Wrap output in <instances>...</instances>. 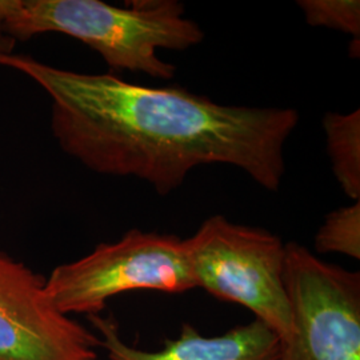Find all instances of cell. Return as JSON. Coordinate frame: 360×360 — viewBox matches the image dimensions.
<instances>
[{"instance_id": "cell-1", "label": "cell", "mask_w": 360, "mask_h": 360, "mask_svg": "<svg viewBox=\"0 0 360 360\" xmlns=\"http://www.w3.org/2000/svg\"><path fill=\"white\" fill-rule=\"evenodd\" d=\"M0 65L50 96L53 138L94 172L146 180L167 195L195 167L230 165L269 191L281 187L295 110L223 105L184 89L80 74L27 55H7Z\"/></svg>"}, {"instance_id": "cell-2", "label": "cell", "mask_w": 360, "mask_h": 360, "mask_svg": "<svg viewBox=\"0 0 360 360\" xmlns=\"http://www.w3.org/2000/svg\"><path fill=\"white\" fill-rule=\"evenodd\" d=\"M0 32L18 40L56 32L98 52L110 68L171 79L175 65L159 49L184 51L205 34L175 0H138L116 7L99 0H0Z\"/></svg>"}, {"instance_id": "cell-3", "label": "cell", "mask_w": 360, "mask_h": 360, "mask_svg": "<svg viewBox=\"0 0 360 360\" xmlns=\"http://www.w3.org/2000/svg\"><path fill=\"white\" fill-rule=\"evenodd\" d=\"M183 243L196 287L250 309L282 343L291 338L294 316L284 284L285 245L281 238L215 215Z\"/></svg>"}, {"instance_id": "cell-4", "label": "cell", "mask_w": 360, "mask_h": 360, "mask_svg": "<svg viewBox=\"0 0 360 360\" xmlns=\"http://www.w3.org/2000/svg\"><path fill=\"white\" fill-rule=\"evenodd\" d=\"M196 288L183 239L131 230L82 259L52 270L46 291L65 315H99L114 296L135 290L183 294Z\"/></svg>"}, {"instance_id": "cell-5", "label": "cell", "mask_w": 360, "mask_h": 360, "mask_svg": "<svg viewBox=\"0 0 360 360\" xmlns=\"http://www.w3.org/2000/svg\"><path fill=\"white\" fill-rule=\"evenodd\" d=\"M284 284L294 333L281 360H360V274L285 245Z\"/></svg>"}, {"instance_id": "cell-6", "label": "cell", "mask_w": 360, "mask_h": 360, "mask_svg": "<svg viewBox=\"0 0 360 360\" xmlns=\"http://www.w3.org/2000/svg\"><path fill=\"white\" fill-rule=\"evenodd\" d=\"M99 336L62 314L46 279L0 251V360H99Z\"/></svg>"}, {"instance_id": "cell-7", "label": "cell", "mask_w": 360, "mask_h": 360, "mask_svg": "<svg viewBox=\"0 0 360 360\" xmlns=\"http://www.w3.org/2000/svg\"><path fill=\"white\" fill-rule=\"evenodd\" d=\"M87 318L110 360H281L283 348L279 336L257 319L219 336H203L184 323L176 339H166L162 349L151 352L129 346L112 318Z\"/></svg>"}, {"instance_id": "cell-8", "label": "cell", "mask_w": 360, "mask_h": 360, "mask_svg": "<svg viewBox=\"0 0 360 360\" xmlns=\"http://www.w3.org/2000/svg\"><path fill=\"white\" fill-rule=\"evenodd\" d=\"M335 178L354 200L360 198V111L327 112L323 117Z\"/></svg>"}, {"instance_id": "cell-9", "label": "cell", "mask_w": 360, "mask_h": 360, "mask_svg": "<svg viewBox=\"0 0 360 360\" xmlns=\"http://www.w3.org/2000/svg\"><path fill=\"white\" fill-rule=\"evenodd\" d=\"M319 254H342L360 257V202L333 211L315 236Z\"/></svg>"}, {"instance_id": "cell-10", "label": "cell", "mask_w": 360, "mask_h": 360, "mask_svg": "<svg viewBox=\"0 0 360 360\" xmlns=\"http://www.w3.org/2000/svg\"><path fill=\"white\" fill-rule=\"evenodd\" d=\"M309 26L326 27L360 37V3L358 0H302L297 1Z\"/></svg>"}, {"instance_id": "cell-11", "label": "cell", "mask_w": 360, "mask_h": 360, "mask_svg": "<svg viewBox=\"0 0 360 360\" xmlns=\"http://www.w3.org/2000/svg\"><path fill=\"white\" fill-rule=\"evenodd\" d=\"M15 44H16V41L13 38L0 32V59L7 56V55L13 53Z\"/></svg>"}]
</instances>
